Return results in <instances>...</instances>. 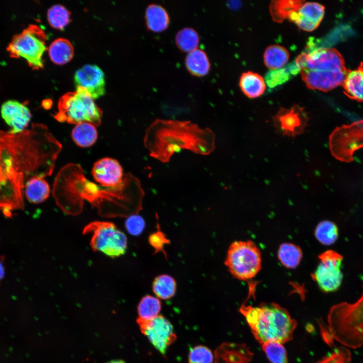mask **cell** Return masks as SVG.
<instances>
[{"label": "cell", "mask_w": 363, "mask_h": 363, "mask_svg": "<svg viewBox=\"0 0 363 363\" xmlns=\"http://www.w3.org/2000/svg\"><path fill=\"white\" fill-rule=\"evenodd\" d=\"M239 311L255 338L261 344L268 342L282 344L292 338L297 323L278 304L263 302L258 307L243 305Z\"/></svg>", "instance_id": "obj_5"}, {"label": "cell", "mask_w": 363, "mask_h": 363, "mask_svg": "<svg viewBox=\"0 0 363 363\" xmlns=\"http://www.w3.org/2000/svg\"><path fill=\"white\" fill-rule=\"evenodd\" d=\"M57 106L58 111L54 117L59 122L75 125L88 122L95 127L101 124L102 110L82 87H76V91L64 94Z\"/></svg>", "instance_id": "obj_7"}, {"label": "cell", "mask_w": 363, "mask_h": 363, "mask_svg": "<svg viewBox=\"0 0 363 363\" xmlns=\"http://www.w3.org/2000/svg\"><path fill=\"white\" fill-rule=\"evenodd\" d=\"M48 52L51 60L58 65H65L70 62L74 54L72 43L64 38H58L52 42L48 48Z\"/></svg>", "instance_id": "obj_20"}, {"label": "cell", "mask_w": 363, "mask_h": 363, "mask_svg": "<svg viewBox=\"0 0 363 363\" xmlns=\"http://www.w3.org/2000/svg\"><path fill=\"white\" fill-rule=\"evenodd\" d=\"M107 363H126V362L122 360H111Z\"/></svg>", "instance_id": "obj_42"}, {"label": "cell", "mask_w": 363, "mask_h": 363, "mask_svg": "<svg viewBox=\"0 0 363 363\" xmlns=\"http://www.w3.org/2000/svg\"><path fill=\"white\" fill-rule=\"evenodd\" d=\"M278 258L283 266L294 269L299 264L302 253L298 246L292 243H283L279 247Z\"/></svg>", "instance_id": "obj_28"}, {"label": "cell", "mask_w": 363, "mask_h": 363, "mask_svg": "<svg viewBox=\"0 0 363 363\" xmlns=\"http://www.w3.org/2000/svg\"><path fill=\"white\" fill-rule=\"evenodd\" d=\"M289 54L287 50L279 45H271L267 47L264 53L265 66L270 70L282 68L288 62Z\"/></svg>", "instance_id": "obj_26"}, {"label": "cell", "mask_w": 363, "mask_h": 363, "mask_svg": "<svg viewBox=\"0 0 363 363\" xmlns=\"http://www.w3.org/2000/svg\"><path fill=\"white\" fill-rule=\"evenodd\" d=\"M62 148L42 124L17 134L0 130V210L5 216L23 209L26 182L50 175Z\"/></svg>", "instance_id": "obj_1"}, {"label": "cell", "mask_w": 363, "mask_h": 363, "mask_svg": "<svg viewBox=\"0 0 363 363\" xmlns=\"http://www.w3.org/2000/svg\"><path fill=\"white\" fill-rule=\"evenodd\" d=\"M4 268L2 261L0 260V280L2 279L4 276Z\"/></svg>", "instance_id": "obj_41"}, {"label": "cell", "mask_w": 363, "mask_h": 363, "mask_svg": "<svg viewBox=\"0 0 363 363\" xmlns=\"http://www.w3.org/2000/svg\"><path fill=\"white\" fill-rule=\"evenodd\" d=\"M305 3V1L300 0L271 1L269 9L272 19L278 23L288 19L290 15L297 11Z\"/></svg>", "instance_id": "obj_25"}, {"label": "cell", "mask_w": 363, "mask_h": 363, "mask_svg": "<svg viewBox=\"0 0 363 363\" xmlns=\"http://www.w3.org/2000/svg\"><path fill=\"white\" fill-rule=\"evenodd\" d=\"M175 41L179 48L189 52L197 48L199 38L195 30L191 28H185L177 33Z\"/></svg>", "instance_id": "obj_34"}, {"label": "cell", "mask_w": 363, "mask_h": 363, "mask_svg": "<svg viewBox=\"0 0 363 363\" xmlns=\"http://www.w3.org/2000/svg\"><path fill=\"white\" fill-rule=\"evenodd\" d=\"M71 136L78 146L86 148L95 143L98 133L94 125L88 122H83L76 125L72 130Z\"/></svg>", "instance_id": "obj_24"}, {"label": "cell", "mask_w": 363, "mask_h": 363, "mask_svg": "<svg viewBox=\"0 0 363 363\" xmlns=\"http://www.w3.org/2000/svg\"><path fill=\"white\" fill-rule=\"evenodd\" d=\"M153 291L163 299L172 297L175 293L176 284L175 280L166 274L160 275L155 278L152 285Z\"/></svg>", "instance_id": "obj_30"}, {"label": "cell", "mask_w": 363, "mask_h": 363, "mask_svg": "<svg viewBox=\"0 0 363 363\" xmlns=\"http://www.w3.org/2000/svg\"><path fill=\"white\" fill-rule=\"evenodd\" d=\"M186 66L191 74L197 76L205 75L210 68V63L206 53L198 48L188 53L186 58Z\"/></svg>", "instance_id": "obj_27"}, {"label": "cell", "mask_w": 363, "mask_h": 363, "mask_svg": "<svg viewBox=\"0 0 363 363\" xmlns=\"http://www.w3.org/2000/svg\"><path fill=\"white\" fill-rule=\"evenodd\" d=\"M47 36L39 26L29 25L13 37L7 49L12 58L23 57L34 70L43 68V54L46 49Z\"/></svg>", "instance_id": "obj_8"}, {"label": "cell", "mask_w": 363, "mask_h": 363, "mask_svg": "<svg viewBox=\"0 0 363 363\" xmlns=\"http://www.w3.org/2000/svg\"><path fill=\"white\" fill-rule=\"evenodd\" d=\"M315 235L318 240L324 245H331L334 243L338 237V229L332 221L325 220L317 225Z\"/></svg>", "instance_id": "obj_33"}, {"label": "cell", "mask_w": 363, "mask_h": 363, "mask_svg": "<svg viewBox=\"0 0 363 363\" xmlns=\"http://www.w3.org/2000/svg\"><path fill=\"white\" fill-rule=\"evenodd\" d=\"M213 356L207 347L199 345L192 348L189 354V363H212Z\"/></svg>", "instance_id": "obj_36"}, {"label": "cell", "mask_w": 363, "mask_h": 363, "mask_svg": "<svg viewBox=\"0 0 363 363\" xmlns=\"http://www.w3.org/2000/svg\"><path fill=\"white\" fill-rule=\"evenodd\" d=\"M141 331L150 342L161 353L164 354L175 339L173 326L162 316H158L149 321L138 320Z\"/></svg>", "instance_id": "obj_14"}, {"label": "cell", "mask_w": 363, "mask_h": 363, "mask_svg": "<svg viewBox=\"0 0 363 363\" xmlns=\"http://www.w3.org/2000/svg\"><path fill=\"white\" fill-rule=\"evenodd\" d=\"M294 62L311 89L331 90L343 84L348 72L342 55L334 48H311Z\"/></svg>", "instance_id": "obj_4"}, {"label": "cell", "mask_w": 363, "mask_h": 363, "mask_svg": "<svg viewBox=\"0 0 363 363\" xmlns=\"http://www.w3.org/2000/svg\"><path fill=\"white\" fill-rule=\"evenodd\" d=\"M342 85L348 97L363 101V63L356 69L348 71Z\"/></svg>", "instance_id": "obj_19"}, {"label": "cell", "mask_w": 363, "mask_h": 363, "mask_svg": "<svg viewBox=\"0 0 363 363\" xmlns=\"http://www.w3.org/2000/svg\"><path fill=\"white\" fill-rule=\"evenodd\" d=\"M83 233L91 234L90 245L94 251L111 258L120 256L126 251L127 236L112 222H92L85 227Z\"/></svg>", "instance_id": "obj_10"}, {"label": "cell", "mask_w": 363, "mask_h": 363, "mask_svg": "<svg viewBox=\"0 0 363 363\" xmlns=\"http://www.w3.org/2000/svg\"><path fill=\"white\" fill-rule=\"evenodd\" d=\"M126 228L129 233L137 235L140 234L145 227L143 219L138 215H131L126 220Z\"/></svg>", "instance_id": "obj_38"}, {"label": "cell", "mask_w": 363, "mask_h": 363, "mask_svg": "<svg viewBox=\"0 0 363 363\" xmlns=\"http://www.w3.org/2000/svg\"><path fill=\"white\" fill-rule=\"evenodd\" d=\"M70 12L66 8L57 4L48 10L47 18L52 28L62 30L70 23Z\"/></svg>", "instance_id": "obj_32"}, {"label": "cell", "mask_w": 363, "mask_h": 363, "mask_svg": "<svg viewBox=\"0 0 363 363\" xmlns=\"http://www.w3.org/2000/svg\"><path fill=\"white\" fill-rule=\"evenodd\" d=\"M225 264L235 278L243 281L251 280L261 269V251L251 240L235 241L228 249Z\"/></svg>", "instance_id": "obj_9"}, {"label": "cell", "mask_w": 363, "mask_h": 363, "mask_svg": "<svg viewBox=\"0 0 363 363\" xmlns=\"http://www.w3.org/2000/svg\"><path fill=\"white\" fill-rule=\"evenodd\" d=\"M350 360L351 353L343 346L335 348L332 352L317 363H349Z\"/></svg>", "instance_id": "obj_37"}, {"label": "cell", "mask_w": 363, "mask_h": 363, "mask_svg": "<svg viewBox=\"0 0 363 363\" xmlns=\"http://www.w3.org/2000/svg\"><path fill=\"white\" fill-rule=\"evenodd\" d=\"M309 119L305 109L294 105L289 108L281 107L273 117L272 122L278 133L294 137L305 132Z\"/></svg>", "instance_id": "obj_13"}, {"label": "cell", "mask_w": 363, "mask_h": 363, "mask_svg": "<svg viewBox=\"0 0 363 363\" xmlns=\"http://www.w3.org/2000/svg\"><path fill=\"white\" fill-rule=\"evenodd\" d=\"M262 346L271 363H287L286 351L282 343L268 342Z\"/></svg>", "instance_id": "obj_35"}, {"label": "cell", "mask_w": 363, "mask_h": 363, "mask_svg": "<svg viewBox=\"0 0 363 363\" xmlns=\"http://www.w3.org/2000/svg\"><path fill=\"white\" fill-rule=\"evenodd\" d=\"M145 19L148 28L156 32L165 30L169 23L166 10L162 6L156 4L150 5L147 8Z\"/></svg>", "instance_id": "obj_23"}, {"label": "cell", "mask_w": 363, "mask_h": 363, "mask_svg": "<svg viewBox=\"0 0 363 363\" xmlns=\"http://www.w3.org/2000/svg\"><path fill=\"white\" fill-rule=\"evenodd\" d=\"M239 87L247 97L255 98L263 94L266 84L263 77L259 74L251 71L242 74L239 82Z\"/></svg>", "instance_id": "obj_21"}, {"label": "cell", "mask_w": 363, "mask_h": 363, "mask_svg": "<svg viewBox=\"0 0 363 363\" xmlns=\"http://www.w3.org/2000/svg\"><path fill=\"white\" fill-rule=\"evenodd\" d=\"M24 192L31 203L38 204L44 201L50 194V188L46 180L42 177H34L26 183Z\"/></svg>", "instance_id": "obj_22"}, {"label": "cell", "mask_w": 363, "mask_h": 363, "mask_svg": "<svg viewBox=\"0 0 363 363\" xmlns=\"http://www.w3.org/2000/svg\"><path fill=\"white\" fill-rule=\"evenodd\" d=\"M298 73L299 70L293 62L284 68L270 70L266 74L265 80L268 87L273 88L285 83Z\"/></svg>", "instance_id": "obj_29"}, {"label": "cell", "mask_w": 363, "mask_h": 363, "mask_svg": "<svg viewBox=\"0 0 363 363\" xmlns=\"http://www.w3.org/2000/svg\"><path fill=\"white\" fill-rule=\"evenodd\" d=\"M149 241L155 250L158 252L163 250L164 245L168 243L169 240L166 238L162 232L158 231L150 235Z\"/></svg>", "instance_id": "obj_39"}, {"label": "cell", "mask_w": 363, "mask_h": 363, "mask_svg": "<svg viewBox=\"0 0 363 363\" xmlns=\"http://www.w3.org/2000/svg\"><path fill=\"white\" fill-rule=\"evenodd\" d=\"M332 154L345 162L353 160V154L363 147V120L336 128L329 138Z\"/></svg>", "instance_id": "obj_11"}, {"label": "cell", "mask_w": 363, "mask_h": 363, "mask_svg": "<svg viewBox=\"0 0 363 363\" xmlns=\"http://www.w3.org/2000/svg\"><path fill=\"white\" fill-rule=\"evenodd\" d=\"M319 263L316 270L311 274L312 279L324 292L337 290L343 279L341 270L342 256L330 250L319 255Z\"/></svg>", "instance_id": "obj_12"}, {"label": "cell", "mask_w": 363, "mask_h": 363, "mask_svg": "<svg viewBox=\"0 0 363 363\" xmlns=\"http://www.w3.org/2000/svg\"><path fill=\"white\" fill-rule=\"evenodd\" d=\"M160 300L154 296L147 295L144 296L138 306V313L141 321H149L156 318L161 310Z\"/></svg>", "instance_id": "obj_31"}, {"label": "cell", "mask_w": 363, "mask_h": 363, "mask_svg": "<svg viewBox=\"0 0 363 363\" xmlns=\"http://www.w3.org/2000/svg\"><path fill=\"white\" fill-rule=\"evenodd\" d=\"M325 14L324 7L317 3H304L299 9L291 13L288 19L306 31L316 29L322 21Z\"/></svg>", "instance_id": "obj_18"}, {"label": "cell", "mask_w": 363, "mask_h": 363, "mask_svg": "<svg viewBox=\"0 0 363 363\" xmlns=\"http://www.w3.org/2000/svg\"><path fill=\"white\" fill-rule=\"evenodd\" d=\"M91 172L95 182L106 188L120 185L125 176L123 167L119 162L109 157L102 158L96 161Z\"/></svg>", "instance_id": "obj_16"}, {"label": "cell", "mask_w": 363, "mask_h": 363, "mask_svg": "<svg viewBox=\"0 0 363 363\" xmlns=\"http://www.w3.org/2000/svg\"><path fill=\"white\" fill-rule=\"evenodd\" d=\"M144 144L151 156L167 162L182 149L210 154L214 149L215 136L210 129H201L189 121L157 119L146 130Z\"/></svg>", "instance_id": "obj_3"}, {"label": "cell", "mask_w": 363, "mask_h": 363, "mask_svg": "<svg viewBox=\"0 0 363 363\" xmlns=\"http://www.w3.org/2000/svg\"><path fill=\"white\" fill-rule=\"evenodd\" d=\"M51 105V101H49L48 100H45L42 102V105H43V107L45 108H49V106H50V107Z\"/></svg>", "instance_id": "obj_40"}, {"label": "cell", "mask_w": 363, "mask_h": 363, "mask_svg": "<svg viewBox=\"0 0 363 363\" xmlns=\"http://www.w3.org/2000/svg\"><path fill=\"white\" fill-rule=\"evenodd\" d=\"M1 112L5 122L11 127L10 132L13 134L26 130L31 118L29 108L16 100L5 102L1 106Z\"/></svg>", "instance_id": "obj_17"}, {"label": "cell", "mask_w": 363, "mask_h": 363, "mask_svg": "<svg viewBox=\"0 0 363 363\" xmlns=\"http://www.w3.org/2000/svg\"><path fill=\"white\" fill-rule=\"evenodd\" d=\"M74 82L76 87L85 89L94 99L105 93L104 75L96 65H86L78 69L74 75Z\"/></svg>", "instance_id": "obj_15"}, {"label": "cell", "mask_w": 363, "mask_h": 363, "mask_svg": "<svg viewBox=\"0 0 363 363\" xmlns=\"http://www.w3.org/2000/svg\"><path fill=\"white\" fill-rule=\"evenodd\" d=\"M52 194L56 204L68 214H79L87 201L101 216L114 217L137 212L144 192L139 179L131 173L125 175L120 185L106 188L88 180L79 164L69 163L58 172Z\"/></svg>", "instance_id": "obj_2"}, {"label": "cell", "mask_w": 363, "mask_h": 363, "mask_svg": "<svg viewBox=\"0 0 363 363\" xmlns=\"http://www.w3.org/2000/svg\"><path fill=\"white\" fill-rule=\"evenodd\" d=\"M327 321L332 336L343 346L352 349L362 346L363 292L353 303L343 302L332 307Z\"/></svg>", "instance_id": "obj_6"}]
</instances>
